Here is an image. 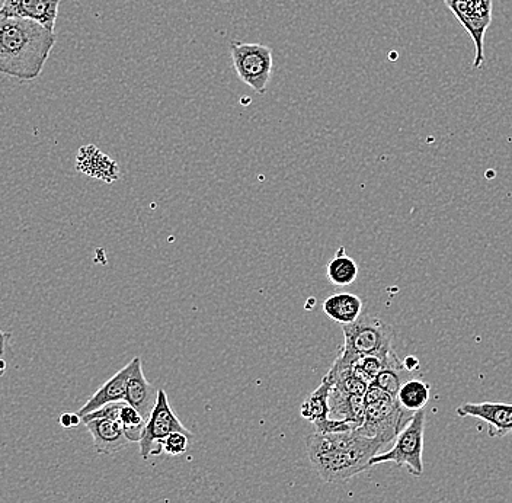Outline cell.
<instances>
[{
    "mask_svg": "<svg viewBox=\"0 0 512 503\" xmlns=\"http://www.w3.org/2000/svg\"><path fill=\"white\" fill-rule=\"evenodd\" d=\"M332 383L325 376L318 389L306 397L300 413L304 419L312 422L316 432L323 428V425L329 421V394H331Z\"/></svg>",
    "mask_w": 512,
    "mask_h": 503,
    "instance_id": "18",
    "label": "cell"
},
{
    "mask_svg": "<svg viewBox=\"0 0 512 503\" xmlns=\"http://www.w3.org/2000/svg\"><path fill=\"white\" fill-rule=\"evenodd\" d=\"M230 54L238 78L251 86L256 94L264 95L274 69L272 48L265 44L233 41Z\"/></svg>",
    "mask_w": 512,
    "mask_h": 503,
    "instance_id": "6",
    "label": "cell"
},
{
    "mask_svg": "<svg viewBox=\"0 0 512 503\" xmlns=\"http://www.w3.org/2000/svg\"><path fill=\"white\" fill-rule=\"evenodd\" d=\"M443 2L472 38L475 44L473 67L480 69L485 63V35L492 24L494 0H443Z\"/></svg>",
    "mask_w": 512,
    "mask_h": 503,
    "instance_id": "7",
    "label": "cell"
},
{
    "mask_svg": "<svg viewBox=\"0 0 512 503\" xmlns=\"http://www.w3.org/2000/svg\"><path fill=\"white\" fill-rule=\"evenodd\" d=\"M82 422V418L78 415V413H63L60 416V424H62L63 428H75Z\"/></svg>",
    "mask_w": 512,
    "mask_h": 503,
    "instance_id": "24",
    "label": "cell"
},
{
    "mask_svg": "<svg viewBox=\"0 0 512 503\" xmlns=\"http://www.w3.org/2000/svg\"><path fill=\"white\" fill-rule=\"evenodd\" d=\"M86 428L94 438L95 451L102 456H112L127 447L128 441L120 421L94 419L86 422Z\"/></svg>",
    "mask_w": 512,
    "mask_h": 503,
    "instance_id": "12",
    "label": "cell"
},
{
    "mask_svg": "<svg viewBox=\"0 0 512 503\" xmlns=\"http://www.w3.org/2000/svg\"><path fill=\"white\" fill-rule=\"evenodd\" d=\"M366 415L357 429L361 435L382 442L384 447L398 438L400 432L411 421L414 413L400 406L396 397L390 396L376 384L371 383L364 394Z\"/></svg>",
    "mask_w": 512,
    "mask_h": 503,
    "instance_id": "3",
    "label": "cell"
},
{
    "mask_svg": "<svg viewBox=\"0 0 512 503\" xmlns=\"http://www.w3.org/2000/svg\"><path fill=\"white\" fill-rule=\"evenodd\" d=\"M345 344L342 348L357 355L386 357L392 351L395 332L379 317L361 315L350 325L342 326Z\"/></svg>",
    "mask_w": 512,
    "mask_h": 503,
    "instance_id": "5",
    "label": "cell"
},
{
    "mask_svg": "<svg viewBox=\"0 0 512 503\" xmlns=\"http://www.w3.org/2000/svg\"><path fill=\"white\" fill-rule=\"evenodd\" d=\"M11 336V333L3 332L2 329H0V360H2L3 355H5L6 345H8Z\"/></svg>",
    "mask_w": 512,
    "mask_h": 503,
    "instance_id": "25",
    "label": "cell"
},
{
    "mask_svg": "<svg viewBox=\"0 0 512 503\" xmlns=\"http://www.w3.org/2000/svg\"><path fill=\"white\" fill-rule=\"evenodd\" d=\"M364 415H366V403L363 396H355L332 387L329 394V419L347 422L358 429L363 425Z\"/></svg>",
    "mask_w": 512,
    "mask_h": 503,
    "instance_id": "14",
    "label": "cell"
},
{
    "mask_svg": "<svg viewBox=\"0 0 512 503\" xmlns=\"http://www.w3.org/2000/svg\"><path fill=\"white\" fill-rule=\"evenodd\" d=\"M415 377H418V373L409 371L392 349V351L387 354L386 360H384L383 370L377 374L373 383L379 386L380 389H383L384 392L389 393L390 396L398 399L400 387H402L406 381L412 380V378Z\"/></svg>",
    "mask_w": 512,
    "mask_h": 503,
    "instance_id": "16",
    "label": "cell"
},
{
    "mask_svg": "<svg viewBox=\"0 0 512 503\" xmlns=\"http://www.w3.org/2000/svg\"><path fill=\"white\" fill-rule=\"evenodd\" d=\"M118 421H120L121 426H123L124 434H126L128 441L140 442V440H142L147 421L133 406L126 403L123 409H121L120 419H118Z\"/></svg>",
    "mask_w": 512,
    "mask_h": 503,
    "instance_id": "21",
    "label": "cell"
},
{
    "mask_svg": "<svg viewBox=\"0 0 512 503\" xmlns=\"http://www.w3.org/2000/svg\"><path fill=\"white\" fill-rule=\"evenodd\" d=\"M136 361L137 357L128 362L123 370L118 371L114 377L110 378V380L83 405V408L78 412L80 418L89 415V413L94 412L96 409L102 408V406L108 405V403L126 402L127 384L134 367H136Z\"/></svg>",
    "mask_w": 512,
    "mask_h": 503,
    "instance_id": "11",
    "label": "cell"
},
{
    "mask_svg": "<svg viewBox=\"0 0 512 503\" xmlns=\"http://www.w3.org/2000/svg\"><path fill=\"white\" fill-rule=\"evenodd\" d=\"M158 394L159 390H156L144 377L142 360L137 357L136 367L127 384L126 403L133 406L147 421L158 402Z\"/></svg>",
    "mask_w": 512,
    "mask_h": 503,
    "instance_id": "13",
    "label": "cell"
},
{
    "mask_svg": "<svg viewBox=\"0 0 512 503\" xmlns=\"http://www.w3.org/2000/svg\"><path fill=\"white\" fill-rule=\"evenodd\" d=\"M56 46V34L30 19L0 12V73L34 80L43 73Z\"/></svg>",
    "mask_w": 512,
    "mask_h": 503,
    "instance_id": "2",
    "label": "cell"
},
{
    "mask_svg": "<svg viewBox=\"0 0 512 503\" xmlns=\"http://www.w3.org/2000/svg\"><path fill=\"white\" fill-rule=\"evenodd\" d=\"M6 371V362L3 361V358L2 360H0V376H2L3 373H5Z\"/></svg>",
    "mask_w": 512,
    "mask_h": 503,
    "instance_id": "27",
    "label": "cell"
},
{
    "mask_svg": "<svg viewBox=\"0 0 512 503\" xmlns=\"http://www.w3.org/2000/svg\"><path fill=\"white\" fill-rule=\"evenodd\" d=\"M403 364H405V367L408 368L409 371H412V373H418L419 361L416 360L414 355H409V357H406V360L403 361Z\"/></svg>",
    "mask_w": 512,
    "mask_h": 503,
    "instance_id": "26",
    "label": "cell"
},
{
    "mask_svg": "<svg viewBox=\"0 0 512 503\" xmlns=\"http://www.w3.org/2000/svg\"><path fill=\"white\" fill-rule=\"evenodd\" d=\"M430 390V384L419 377L412 378L400 387L398 402L408 412H419L430 402Z\"/></svg>",
    "mask_w": 512,
    "mask_h": 503,
    "instance_id": "19",
    "label": "cell"
},
{
    "mask_svg": "<svg viewBox=\"0 0 512 503\" xmlns=\"http://www.w3.org/2000/svg\"><path fill=\"white\" fill-rule=\"evenodd\" d=\"M126 402H115L108 403V405L102 406V408L94 410L89 415L83 416L82 422L94 421V419H112V421H118L120 419V412Z\"/></svg>",
    "mask_w": 512,
    "mask_h": 503,
    "instance_id": "23",
    "label": "cell"
},
{
    "mask_svg": "<svg viewBox=\"0 0 512 503\" xmlns=\"http://www.w3.org/2000/svg\"><path fill=\"white\" fill-rule=\"evenodd\" d=\"M323 312L339 325H350L363 315V300L351 293H336L323 303Z\"/></svg>",
    "mask_w": 512,
    "mask_h": 503,
    "instance_id": "17",
    "label": "cell"
},
{
    "mask_svg": "<svg viewBox=\"0 0 512 503\" xmlns=\"http://www.w3.org/2000/svg\"><path fill=\"white\" fill-rule=\"evenodd\" d=\"M62 0H3L0 12L9 16L30 19L48 31L56 28Z\"/></svg>",
    "mask_w": 512,
    "mask_h": 503,
    "instance_id": "10",
    "label": "cell"
},
{
    "mask_svg": "<svg viewBox=\"0 0 512 503\" xmlns=\"http://www.w3.org/2000/svg\"><path fill=\"white\" fill-rule=\"evenodd\" d=\"M425 425H427L425 410L415 412L409 424L396 438L392 450L371 458L370 467L383 463H395L396 466L406 467L412 476L421 477L424 473L422 454H424Z\"/></svg>",
    "mask_w": 512,
    "mask_h": 503,
    "instance_id": "4",
    "label": "cell"
},
{
    "mask_svg": "<svg viewBox=\"0 0 512 503\" xmlns=\"http://www.w3.org/2000/svg\"><path fill=\"white\" fill-rule=\"evenodd\" d=\"M306 447L310 464L322 482L344 483L370 469L371 458L384 445L354 429L334 434L315 432L306 438Z\"/></svg>",
    "mask_w": 512,
    "mask_h": 503,
    "instance_id": "1",
    "label": "cell"
},
{
    "mask_svg": "<svg viewBox=\"0 0 512 503\" xmlns=\"http://www.w3.org/2000/svg\"><path fill=\"white\" fill-rule=\"evenodd\" d=\"M191 438L192 434L174 432V434L166 437L165 440L160 441L159 444L162 445L163 453L168 454V456L176 457L181 456V454L187 451Z\"/></svg>",
    "mask_w": 512,
    "mask_h": 503,
    "instance_id": "22",
    "label": "cell"
},
{
    "mask_svg": "<svg viewBox=\"0 0 512 503\" xmlns=\"http://www.w3.org/2000/svg\"><path fill=\"white\" fill-rule=\"evenodd\" d=\"M174 432L191 434L176 418L174 410L169 405L165 390H159L158 402L150 413V418L147 419L146 428H144L142 440H140V454H142L143 460L147 461L150 457L160 456L163 453V448L159 442Z\"/></svg>",
    "mask_w": 512,
    "mask_h": 503,
    "instance_id": "8",
    "label": "cell"
},
{
    "mask_svg": "<svg viewBox=\"0 0 512 503\" xmlns=\"http://www.w3.org/2000/svg\"><path fill=\"white\" fill-rule=\"evenodd\" d=\"M456 412L460 418H476L486 422L491 438H504L512 432V403H463Z\"/></svg>",
    "mask_w": 512,
    "mask_h": 503,
    "instance_id": "9",
    "label": "cell"
},
{
    "mask_svg": "<svg viewBox=\"0 0 512 503\" xmlns=\"http://www.w3.org/2000/svg\"><path fill=\"white\" fill-rule=\"evenodd\" d=\"M358 265L354 259L345 253L344 248H339L335 258L328 264V278L336 287H347L357 280Z\"/></svg>",
    "mask_w": 512,
    "mask_h": 503,
    "instance_id": "20",
    "label": "cell"
},
{
    "mask_svg": "<svg viewBox=\"0 0 512 503\" xmlns=\"http://www.w3.org/2000/svg\"><path fill=\"white\" fill-rule=\"evenodd\" d=\"M76 166L80 172L102 179L108 184L120 178L117 163L105 156L104 153L99 152L95 146H86L80 149Z\"/></svg>",
    "mask_w": 512,
    "mask_h": 503,
    "instance_id": "15",
    "label": "cell"
}]
</instances>
